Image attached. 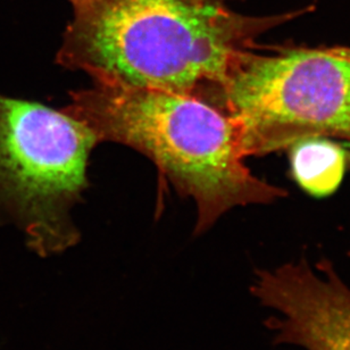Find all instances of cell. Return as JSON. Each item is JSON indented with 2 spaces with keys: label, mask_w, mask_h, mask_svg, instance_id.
Masks as SVG:
<instances>
[{
  "label": "cell",
  "mask_w": 350,
  "mask_h": 350,
  "mask_svg": "<svg viewBox=\"0 0 350 350\" xmlns=\"http://www.w3.org/2000/svg\"><path fill=\"white\" fill-rule=\"evenodd\" d=\"M300 14L243 16L221 0H94L75 10L57 62L94 83L202 98L260 34Z\"/></svg>",
  "instance_id": "obj_1"
},
{
  "label": "cell",
  "mask_w": 350,
  "mask_h": 350,
  "mask_svg": "<svg viewBox=\"0 0 350 350\" xmlns=\"http://www.w3.org/2000/svg\"><path fill=\"white\" fill-rule=\"evenodd\" d=\"M63 111L83 122L99 142L129 146L152 159L176 191L197 204L196 233L236 206L286 195L250 173L232 120L200 98L94 83L72 92Z\"/></svg>",
  "instance_id": "obj_2"
},
{
  "label": "cell",
  "mask_w": 350,
  "mask_h": 350,
  "mask_svg": "<svg viewBox=\"0 0 350 350\" xmlns=\"http://www.w3.org/2000/svg\"><path fill=\"white\" fill-rule=\"evenodd\" d=\"M255 51L241 55L205 98L231 118L245 157L304 139H350V48Z\"/></svg>",
  "instance_id": "obj_3"
},
{
  "label": "cell",
  "mask_w": 350,
  "mask_h": 350,
  "mask_svg": "<svg viewBox=\"0 0 350 350\" xmlns=\"http://www.w3.org/2000/svg\"><path fill=\"white\" fill-rule=\"evenodd\" d=\"M99 142L65 111L0 94V209L40 256L78 243L70 212L88 187V159Z\"/></svg>",
  "instance_id": "obj_4"
},
{
  "label": "cell",
  "mask_w": 350,
  "mask_h": 350,
  "mask_svg": "<svg viewBox=\"0 0 350 350\" xmlns=\"http://www.w3.org/2000/svg\"><path fill=\"white\" fill-rule=\"evenodd\" d=\"M286 264L260 271L252 293L275 310L266 325L275 344L306 350H350V286L327 260Z\"/></svg>",
  "instance_id": "obj_5"
},
{
  "label": "cell",
  "mask_w": 350,
  "mask_h": 350,
  "mask_svg": "<svg viewBox=\"0 0 350 350\" xmlns=\"http://www.w3.org/2000/svg\"><path fill=\"white\" fill-rule=\"evenodd\" d=\"M291 170L298 185L310 195H331L346 171L344 149L325 138H308L291 146Z\"/></svg>",
  "instance_id": "obj_6"
},
{
  "label": "cell",
  "mask_w": 350,
  "mask_h": 350,
  "mask_svg": "<svg viewBox=\"0 0 350 350\" xmlns=\"http://www.w3.org/2000/svg\"><path fill=\"white\" fill-rule=\"evenodd\" d=\"M94 0H71L72 5L75 10H80L83 7L88 6L89 3H94Z\"/></svg>",
  "instance_id": "obj_7"
}]
</instances>
